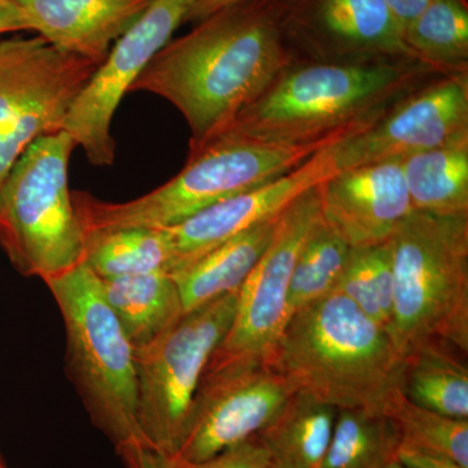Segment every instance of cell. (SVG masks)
Instances as JSON below:
<instances>
[{"label":"cell","mask_w":468,"mask_h":468,"mask_svg":"<svg viewBox=\"0 0 468 468\" xmlns=\"http://www.w3.org/2000/svg\"><path fill=\"white\" fill-rule=\"evenodd\" d=\"M292 57L282 0H243L171 39L129 92L174 104L189 126V154L196 153L292 66Z\"/></svg>","instance_id":"1"},{"label":"cell","mask_w":468,"mask_h":468,"mask_svg":"<svg viewBox=\"0 0 468 468\" xmlns=\"http://www.w3.org/2000/svg\"><path fill=\"white\" fill-rule=\"evenodd\" d=\"M268 365L337 411L390 415L405 399V358L387 326L337 291L292 314Z\"/></svg>","instance_id":"2"},{"label":"cell","mask_w":468,"mask_h":468,"mask_svg":"<svg viewBox=\"0 0 468 468\" xmlns=\"http://www.w3.org/2000/svg\"><path fill=\"white\" fill-rule=\"evenodd\" d=\"M428 72L435 70L408 58L292 64L221 134L304 144L356 133L412 90L419 77Z\"/></svg>","instance_id":"3"},{"label":"cell","mask_w":468,"mask_h":468,"mask_svg":"<svg viewBox=\"0 0 468 468\" xmlns=\"http://www.w3.org/2000/svg\"><path fill=\"white\" fill-rule=\"evenodd\" d=\"M351 134L304 144L258 143L220 134L190 153L180 174L149 194L128 202H106L88 192H72L73 206L84 234L167 229L218 202L289 174Z\"/></svg>","instance_id":"4"},{"label":"cell","mask_w":468,"mask_h":468,"mask_svg":"<svg viewBox=\"0 0 468 468\" xmlns=\"http://www.w3.org/2000/svg\"><path fill=\"white\" fill-rule=\"evenodd\" d=\"M393 314L388 332L406 358L431 341L468 353V215L414 211L390 239Z\"/></svg>","instance_id":"5"},{"label":"cell","mask_w":468,"mask_h":468,"mask_svg":"<svg viewBox=\"0 0 468 468\" xmlns=\"http://www.w3.org/2000/svg\"><path fill=\"white\" fill-rule=\"evenodd\" d=\"M66 326L68 368L95 426L116 451L144 445L138 424L135 350L84 261L45 282Z\"/></svg>","instance_id":"6"},{"label":"cell","mask_w":468,"mask_h":468,"mask_svg":"<svg viewBox=\"0 0 468 468\" xmlns=\"http://www.w3.org/2000/svg\"><path fill=\"white\" fill-rule=\"evenodd\" d=\"M77 144L66 131L34 141L0 184V246L21 273L43 282L85 257V234L68 181Z\"/></svg>","instance_id":"7"},{"label":"cell","mask_w":468,"mask_h":468,"mask_svg":"<svg viewBox=\"0 0 468 468\" xmlns=\"http://www.w3.org/2000/svg\"><path fill=\"white\" fill-rule=\"evenodd\" d=\"M239 292L186 311L162 335L135 349L141 435L146 446L168 460L183 440L209 360L232 325Z\"/></svg>","instance_id":"8"},{"label":"cell","mask_w":468,"mask_h":468,"mask_svg":"<svg viewBox=\"0 0 468 468\" xmlns=\"http://www.w3.org/2000/svg\"><path fill=\"white\" fill-rule=\"evenodd\" d=\"M97 68L39 36L0 41V184L34 141L63 131Z\"/></svg>","instance_id":"9"},{"label":"cell","mask_w":468,"mask_h":468,"mask_svg":"<svg viewBox=\"0 0 468 468\" xmlns=\"http://www.w3.org/2000/svg\"><path fill=\"white\" fill-rule=\"evenodd\" d=\"M318 189L304 193L277 218L270 245L239 288L229 332L206 369L234 362L270 363L289 320L288 292L295 261L320 217Z\"/></svg>","instance_id":"10"},{"label":"cell","mask_w":468,"mask_h":468,"mask_svg":"<svg viewBox=\"0 0 468 468\" xmlns=\"http://www.w3.org/2000/svg\"><path fill=\"white\" fill-rule=\"evenodd\" d=\"M297 392L268 363L234 362L206 369L172 462L198 463L260 435Z\"/></svg>","instance_id":"11"},{"label":"cell","mask_w":468,"mask_h":468,"mask_svg":"<svg viewBox=\"0 0 468 468\" xmlns=\"http://www.w3.org/2000/svg\"><path fill=\"white\" fill-rule=\"evenodd\" d=\"M196 2L151 0L80 92L64 120L63 131L84 150L92 165L104 167L115 162L116 143L111 124L117 107L147 64L185 24Z\"/></svg>","instance_id":"12"},{"label":"cell","mask_w":468,"mask_h":468,"mask_svg":"<svg viewBox=\"0 0 468 468\" xmlns=\"http://www.w3.org/2000/svg\"><path fill=\"white\" fill-rule=\"evenodd\" d=\"M460 143H468V72L412 89L334 150L340 172Z\"/></svg>","instance_id":"13"},{"label":"cell","mask_w":468,"mask_h":468,"mask_svg":"<svg viewBox=\"0 0 468 468\" xmlns=\"http://www.w3.org/2000/svg\"><path fill=\"white\" fill-rule=\"evenodd\" d=\"M292 50L326 60L408 58L401 27L385 0H282ZM417 61V60H415Z\"/></svg>","instance_id":"14"},{"label":"cell","mask_w":468,"mask_h":468,"mask_svg":"<svg viewBox=\"0 0 468 468\" xmlns=\"http://www.w3.org/2000/svg\"><path fill=\"white\" fill-rule=\"evenodd\" d=\"M335 144L271 183L218 202L183 223L167 228L175 252L171 275L237 234L280 217L304 193L337 174Z\"/></svg>","instance_id":"15"},{"label":"cell","mask_w":468,"mask_h":468,"mask_svg":"<svg viewBox=\"0 0 468 468\" xmlns=\"http://www.w3.org/2000/svg\"><path fill=\"white\" fill-rule=\"evenodd\" d=\"M318 190L323 220L350 248L389 241L414 212L401 158L344 169Z\"/></svg>","instance_id":"16"},{"label":"cell","mask_w":468,"mask_h":468,"mask_svg":"<svg viewBox=\"0 0 468 468\" xmlns=\"http://www.w3.org/2000/svg\"><path fill=\"white\" fill-rule=\"evenodd\" d=\"M30 30L52 48L98 67L151 0H15Z\"/></svg>","instance_id":"17"},{"label":"cell","mask_w":468,"mask_h":468,"mask_svg":"<svg viewBox=\"0 0 468 468\" xmlns=\"http://www.w3.org/2000/svg\"><path fill=\"white\" fill-rule=\"evenodd\" d=\"M277 218L237 234L189 266L172 273L185 313L239 291L270 245Z\"/></svg>","instance_id":"18"},{"label":"cell","mask_w":468,"mask_h":468,"mask_svg":"<svg viewBox=\"0 0 468 468\" xmlns=\"http://www.w3.org/2000/svg\"><path fill=\"white\" fill-rule=\"evenodd\" d=\"M101 282L104 297L134 350L151 343L185 313L174 276L165 271Z\"/></svg>","instance_id":"19"},{"label":"cell","mask_w":468,"mask_h":468,"mask_svg":"<svg viewBox=\"0 0 468 468\" xmlns=\"http://www.w3.org/2000/svg\"><path fill=\"white\" fill-rule=\"evenodd\" d=\"M337 410L310 394L292 393L284 409L258 435L273 468H322Z\"/></svg>","instance_id":"20"},{"label":"cell","mask_w":468,"mask_h":468,"mask_svg":"<svg viewBox=\"0 0 468 468\" xmlns=\"http://www.w3.org/2000/svg\"><path fill=\"white\" fill-rule=\"evenodd\" d=\"M401 163L414 211L468 215V143L410 154Z\"/></svg>","instance_id":"21"},{"label":"cell","mask_w":468,"mask_h":468,"mask_svg":"<svg viewBox=\"0 0 468 468\" xmlns=\"http://www.w3.org/2000/svg\"><path fill=\"white\" fill-rule=\"evenodd\" d=\"M457 351L452 345L431 341L406 356V399L445 417L468 419V367Z\"/></svg>","instance_id":"22"},{"label":"cell","mask_w":468,"mask_h":468,"mask_svg":"<svg viewBox=\"0 0 468 468\" xmlns=\"http://www.w3.org/2000/svg\"><path fill=\"white\" fill-rule=\"evenodd\" d=\"M403 41L435 72H468V0H433L403 29Z\"/></svg>","instance_id":"23"},{"label":"cell","mask_w":468,"mask_h":468,"mask_svg":"<svg viewBox=\"0 0 468 468\" xmlns=\"http://www.w3.org/2000/svg\"><path fill=\"white\" fill-rule=\"evenodd\" d=\"M175 252L165 229H117L85 234L84 263L101 279L165 271Z\"/></svg>","instance_id":"24"},{"label":"cell","mask_w":468,"mask_h":468,"mask_svg":"<svg viewBox=\"0 0 468 468\" xmlns=\"http://www.w3.org/2000/svg\"><path fill=\"white\" fill-rule=\"evenodd\" d=\"M401 437L389 415L338 410L322 468H385L397 461Z\"/></svg>","instance_id":"25"},{"label":"cell","mask_w":468,"mask_h":468,"mask_svg":"<svg viewBox=\"0 0 468 468\" xmlns=\"http://www.w3.org/2000/svg\"><path fill=\"white\" fill-rule=\"evenodd\" d=\"M351 248L320 215L311 228L292 270L288 292L289 319L311 302L335 292Z\"/></svg>","instance_id":"26"},{"label":"cell","mask_w":468,"mask_h":468,"mask_svg":"<svg viewBox=\"0 0 468 468\" xmlns=\"http://www.w3.org/2000/svg\"><path fill=\"white\" fill-rule=\"evenodd\" d=\"M389 417L399 428L401 446L443 455L468 468V419L445 417L406 397Z\"/></svg>","instance_id":"27"},{"label":"cell","mask_w":468,"mask_h":468,"mask_svg":"<svg viewBox=\"0 0 468 468\" xmlns=\"http://www.w3.org/2000/svg\"><path fill=\"white\" fill-rule=\"evenodd\" d=\"M335 291L349 298L369 318L384 324L366 248H351L349 261Z\"/></svg>","instance_id":"28"},{"label":"cell","mask_w":468,"mask_h":468,"mask_svg":"<svg viewBox=\"0 0 468 468\" xmlns=\"http://www.w3.org/2000/svg\"><path fill=\"white\" fill-rule=\"evenodd\" d=\"M367 252L369 272L374 280L378 307L383 316L385 326H389L393 314L394 272L392 243L365 246Z\"/></svg>","instance_id":"29"},{"label":"cell","mask_w":468,"mask_h":468,"mask_svg":"<svg viewBox=\"0 0 468 468\" xmlns=\"http://www.w3.org/2000/svg\"><path fill=\"white\" fill-rule=\"evenodd\" d=\"M174 466L175 468H273L267 449L258 436L230 446L209 460L198 462V463H174Z\"/></svg>","instance_id":"30"},{"label":"cell","mask_w":468,"mask_h":468,"mask_svg":"<svg viewBox=\"0 0 468 468\" xmlns=\"http://www.w3.org/2000/svg\"><path fill=\"white\" fill-rule=\"evenodd\" d=\"M117 454L124 462L126 468H175L171 460L163 457L149 446H125L119 449Z\"/></svg>","instance_id":"31"},{"label":"cell","mask_w":468,"mask_h":468,"mask_svg":"<svg viewBox=\"0 0 468 468\" xmlns=\"http://www.w3.org/2000/svg\"><path fill=\"white\" fill-rule=\"evenodd\" d=\"M397 461L409 468H466L443 455L431 454L399 446Z\"/></svg>","instance_id":"32"},{"label":"cell","mask_w":468,"mask_h":468,"mask_svg":"<svg viewBox=\"0 0 468 468\" xmlns=\"http://www.w3.org/2000/svg\"><path fill=\"white\" fill-rule=\"evenodd\" d=\"M30 30L27 15L15 0H0V37Z\"/></svg>","instance_id":"33"},{"label":"cell","mask_w":468,"mask_h":468,"mask_svg":"<svg viewBox=\"0 0 468 468\" xmlns=\"http://www.w3.org/2000/svg\"><path fill=\"white\" fill-rule=\"evenodd\" d=\"M433 0H385L402 33L432 3Z\"/></svg>","instance_id":"34"},{"label":"cell","mask_w":468,"mask_h":468,"mask_svg":"<svg viewBox=\"0 0 468 468\" xmlns=\"http://www.w3.org/2000/svg\"><path fill=\"white\" fill-rule=\"evenodd\" d=\"M243 2V0H197L196 5L190 9L187 15L186 23L197 24L218 11V9L226 8L228 5H236V3Z\"/></svg>","instance_id":"35"},{"label":"cell","mask_w":468,"mask_h":468,"mask_svg":"<svg viewBox=\"0 0 468 468\" xmlns=\"http://www.w3.org/2000/svg\"><path fill=\"white\" fill-rule=\"evenodd\" d=\"M385 468H409V467L403 466V464L399 463V461H394V462H392V463L389 464V466H387Z\"/></svg>","instance_id":"36"},{"label":"cell","mask_w":468,"mask_h":468,"mask_svg":"<svg viewBox=\"0 0 468 468\" xmlns=\"http://www.w3.org/2000/svg\"><path fill=\"white\" fill-rule=\"evenodd\" d=\"M0 468H5V464H3V462H2V461H0Z\"/></svg>","instance_id":"37"}]
</instances>
